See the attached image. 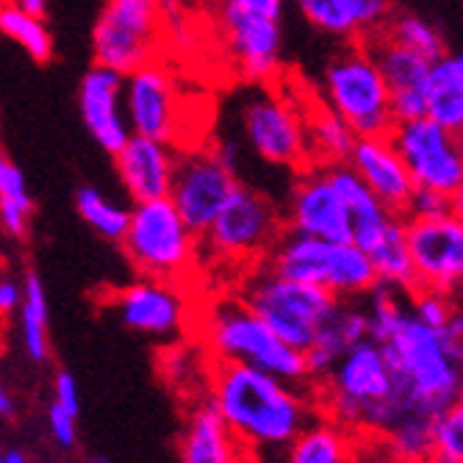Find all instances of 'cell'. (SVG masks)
Returning <instances> with one entry per match:
<instances>
[{"label":"cell","instance_id":"cell-19","mask_svg":"<svg viewBox=\"0 0 463 463\" xmlns=\"http://www.w3.org/2000/svg\"><path fill=\"white\" fill-rule=\"evenodd\" d=\"M78 114L83 119V128L109 156H114L131 139V125L122 100V75L109 67L92 64L83 72L78 83Z\"/></svg>","mask_w":463,"mask_h":463},{"label":"cell","instance_id":"cell-44","mask_svg":"<svg viewBox=\"0 0 463 463\" xmlns=\"http://www.w3.org/2000/svg\"><path fill=\"white\" fill-rule=\"evenodd\" d=\"M233 6L250 12V14H259V17H269V20H283L286 4L288 0H231Z\"/></svg>","mask_w":463,"mask_h":463},{"label":"cell","instance_id":"cell-9","mask_svg":"<svg viewBox=\"0 0 463 463\" xmlns=\"http://www.w3.org/2000/svg\"><path fill=\"white\" fill-rule=\"evenodd\" d=\"M286 231L280 203L256 186L233 192L222 212L200 236V259L225 267H259Z\"/></svg>","mask_w":463,"mask_h":463},{"label":"cell","instance_id":"cell-23","mask_svg":"<svg viewBox=\"0 0 463 463\" xmlns=\"http://www.w3.org/2000/svg\"><path fill=\"white\" fill-rule=\"evenodd\" d=\"M178 463H252V458L228 430L208 397H203L194 400L184 416L178 436Z\"/></svg>","mask_w":463,"mask_h":463},{"label":"cell","instance_id":"cell-49","mask_svg":"<svg viewBox=\"0 0 463 463\" xmlns=\"http://www.w3.org/2000/svg\"><path fill=\"white\" fill-rule=\"evenodd\" d=\"M161 9H164L166 23H170L178 14V9H181V0H161Z\"/></svg>","mask_w":463,"mask_h":463},{"label":"cell","instance_id":"cell-11","mask_svg":"<svg viewBox=\"0 0 463 463\" xmlns=\"http://www.w3.org/2000/svg\"><path fill=\"white\" fill-rule=\"evenodd\" d=\"M164 28L161 0H103L92 25V59L128 75L158 56Z\"/></svg>","mask_w":463,"mask_h":463},{"label":"cell","instance_id":"cell-6","mask_svg":"<svg viewBox=\"0 0 463 463\" xmlns=\"http://www.w3.org/2000/svg\"><path fill=\"white\" fill-rule=\"evenodd\" d=\"M280 278L317 286L335 300H361L377 283L369 252L355 241H330L283 231L261 261Z\"/></svg>","mask_w":463,"mask_h":463},{"label":"cell","instance_id":"cell-38","mask_svg":"<svg viewBox=\"0 0 463 463\" xmlns=\"http://www.w3.org/2000/svg\"><path fill=\"white\" fill-rule=\"evenodd\" d=\"M408 306H411V314L422 325L441 330L455 308V298H449L444 291H436V288H413L408 294Z\"/></svg>","mask_w":463,"mask_h":463},{"label":"cell","instance_id":"cell-29","mask_svg":"<svg viewBox=\"0 0 463 463\" xmlns=\"http://www.w3.org/2000/svg\"><path fill=\"white\" fill-rule=\"evenodd\" d=\"M369 48L374 53V61L381 67V75L389 87V95L397 92H428V78L433 61L419 56L416 51H408L397 42L377 33L369 39Z\"/></svg>","mask_w":463,"mask_h":463},{"label":"cell","instance_id":"cell-45","mask_svg":"<svg viewBox=\"0 0 463 463\" xmlns=\"http://www.w3.org/2000/svg\"><path fill=\"white\" fill-rule=\"evenodd\" d=\"M14 416H17V397L4 381H0V419H4V422H12Z\"/></svg>","mask_w":463,"mask_h":463},{"label":"cell","instance_id":"cell-52","mask_svg":"<svg viewBox=\"0 0 463 463\" xmlns=\"http://www.w3.org/2000/svg\"><path fill=\"white\" fill-rule=\"evenodd\" d=\"M0 463H4V458H0Z\"/></svg>","mask_w":463,"mask_h":463},{"label":"cell","instance_id":"cell-15","mask_svg":"<svg viewBox=\"0 0 463 463\" xmlns=\"http://www.w3.org/2000/svg\"><path fill=\"white\" fill-rule=\"evenodd\" d=\"M217 23L222 45L236 72L247 83H272L283 67V25L280 20L250 14L231 0H217Z\"/></svg>","mask_w":463,"mask_h":463},{"label":"cell","instance_id":"cell-22","mask_svg":"<svg viewBox=\"0 0 463 463\" xmlns=\"http://www.w3.org/2000/svg\"><path fill=\"white\" fill-rule=\"evenodd\" d=\"M291 4L314 31L339 42H369L383 31L394 12L392 0H291Z\"/></svg>","mask_w":463,"mask_h":463},{"label":"cell","instance_id":"cell-36","mask_svg":"<svg viewBox=\"0 0 463 463\" xmlns=\"http://www.w3.org/2000/svg\"><path fill=\"white\" fill-rule=\"evenodd\" d=\"M381 33L386 39L397 42V45H402L408 51H416L419 56L430 59V61H436V59H441L447 53L441 31L430 20L419 17V14H411V12H392V17L386 20Z\"/></svg>","mask_w":463,"mask_h":463},{"label":"cell","instance_id":"cell-32","mask_svg":"<svg viewBox=\"0 0 463 463\" xmlns=\"http://www.w3.org/2000/svg\"><path fill=\"white\" fill-rule=\"evenodd\" d=\"M369 261L377 283H386L408 294L416 288V269L405 239V217H394L383 239L369 250Z\"/></svg>","mask_w":463,"mask_h":463},{"label":"cell","instance_id":"cell-47","mask_svg":"<svg viewBox=\"0 0 463 463\" xmlns=\"http://www.w3.org/2000/svg\"><path fill=\"white\" fill-rule=\"evenodd\" d=\"M0 458H4V463H33V460H31V455H28V452H23V449H17V447L4 449V452H0Z\"/></svg>","mask_w":463,"mask_h":463},{"label":"cell","instance_id":"cell-8","mask_svg":"<svg viewBox=\"0 0 463 463\" xmlns=\"http://www.w3.org/2000/svg\"><path fill=\"white\" fill-rule=\"evenodd\" d=\"M119 244L142 278L184 283L200 264V236L181 220L170 197L134 203Z\"/></svg>","mask_w":463,"mask_h":463},{"label":"cell","instance_id":"cell-21","mask_svg":"<svg viewBox=\"0 0 463 463\" xmlns=\"http://www.w3.org/2000/svg\"><path fill=\"white\" fill-rule=\"evenodd\" d=\"M345 164L392 214H405L416 186L389 137H355V145Z\"/></svg>","mask_w":463,"mask_h":463},{"label":"cell","instance_id":"cell-12","mask_svg":"<svg viewBox=\"0 0 463 463\" xmlns=\"http://www.w3.org/2000/svg\"><path fill=\"white\" fill-rule=\"evenodd\" d=\"M109 308L125 330L153 342H178L194 322V306L184 283L142 275L119 286L111 294Z\"/></svg>","mask_w":463,"mask_h":463},{"label":"cell","instance_id":"cell-20","mask_svg":"<svg viewBox=\"0 0 463 463\" xmlns=\"http://www.w3.org/2000/svg\"><path fill=\"white\" fill-rule=\"evenodd\" d=\"M175 161V145L131 134V139L114 153V173L128 200L150 203L170 197Z\"/></svg>","mask_w":463,"mask_h":463},{"label":"cell","instance_id":"cell-46","mask_svg":"<svg viewBox=\"0 0 463 463\" xmlns=\"http://www.w3.org/2000/svg\"><path fill=\"white\" fill-rule=\"evenodd\" d=\"M0 4L31 12V14H42V17H45V12H48V0H0Z\"/></svg>","mask_w":463,"mask_h":463},{"label":"cell","instance_id":"cell-18","mask_svg":"<svg viewBox=\"0 0 463 463\" xmlns=\"http://www.w3.org/2000/svg\"><path fill=\"white\" fill-rule=\"evenodd\" d=\"M122 100L131 134L175 142L178 134V87L173 72L158 59L122 75Z\"/></svg>","mask_w":463,"mask_h":463},{"label":"cell","instance_id":"cell-5","mask_svg":"<svg viewBox=\"0 0 463 463\" xmlns=\"http://www.w3.org/2000/svg\"><path fill=\"white\" fill-rule=\"evenodd\" d=\"M322 103L339 114L355 137H389L394 128L392 95L369 42L353 39L325 61L319 78Z\"/></svg>","mask_w":463,"mask_h":463},{"label":"cell","instance_id":"cell-3","mask_svg":"<svg viewBox=\"0 0 463 463\" xmlns=\"http://www.w3.org/2000/svg\"><path fill=\"white\" fill-rule=\"evenodd\" d=\"M203 353L214 364H241L294 386H311L306 355L288 347L239 294H222L197 319Z\"/></svg>","mask_w":463,"mask_h":463},{"label":"cell","instance_id":"cell-1","mask_svg":"<svg viewBox=\"0 0 463 463\" xmlns=\"http://www.w3.org/2000/svg\"><path fill=\"white\" fill-rule=\"evenodd\" d=\"M205 397L252 463H278L283 449L319 413L311 386H294L241 364L212 361Z\"/></svg>","mask_w":463,"mask_h":463},{"label":"cell","instance_id":"cell-37","mask_svg":"<svg viewBox=\"0 0 463 463\" xmlns=\"http://www.w3.org/2000/svg\"><path fill=\"white\" fill-rule=\"evenodd\" d=\"M436 455L463 463V377L452 405L436 416Z\"/></svg>","mask_w":463,"mask_h":463},{"label":"cell","instance_id":"cell-27","mask_svg":"<svg viewBox=\"0 0 463 463\" xmlns=\"http://www.w3.org/2000/svg\"><path fill=\"white\" fill-rule=\"evenodd\" d=\"M428 117L463 137V51L433 61L428 78Z\"/></svg>","mask_w":463,"mask_h":463},{"label":"cell","instance_id":"cell-40","mask_svg":"<svg viewBox=\"0 0 463 463\" xmlns=\"http://www.w3.org/2000/svg\"><path fill=\"white\" fill-rule=\"evenodd\" d=\"M45 425H48V433L59 449H75L78 447V416H72L70 411L51 402L48 413H45Z\"/></svg>","mask_w":463,"mask_h":463},{"label":"cell","instance_id":"cell-42","mask_svg":"<svg viewBox=\"0 0 463 463\" xmlns=\"http://www.w3.org/2000/svg\"><path fill=\"white\" fill-rule=\"evenodd\" d=\"M441 339H444V347L452 355V361L463 369V298L455 300V308H452L447 325L441 327Z\"/></svg>","mask_w":463,"mask_h":463},{"label":"cell","instance_id":"cell-48","mask_svg":"<svg viewBox=\"0 0 463 463\" xmlns=\"http://www.w3.org/2000/svg\"><path fill=\"white\" fill-rule=\"evenodd\" d=\"M449 212H452L455 217H460V220H463V181H460L458 192L449 197Z\"/></svg>","mask_w":463,"mask_h":463},{"label":"cell","instance_id":"cell-30","mask_svg":"<svg viewBox=\"0 0 463 463\" xmlns=\"http://www.w3.org/2000/svg\"><path fill=\"white\" fill-rule=\"evenodd\" d=\"M389 463H428L436 452V419L422 413H405L374 439Z\"/></svg>","mask_w":463,"mask_h":463},{"label":"cell","instance_id":"cell-31","mask_svg":"<svg viewBox=\"0 0 463 463\" xmlns=\"http://www.w3.org/2000/svg\"><path fill=\"white\" fill-rule=\"evenodd\" d=\"M303 117L311 164H345L355 145V134L350 125L339 114H333L325 103H319L311 111H303Z\"/></svg>","mask_w":463,"mask_h":463},{"label":"cell","instance_id":"cell-35","mask_svg":"<svg viewBox=\"0 0 463 463\" xmlns=\"http://www.w3.org/2000/svg\"><path fill=\"white\" fill-rule=\"evenodd\" d=\"M0 33L9 36L36 64H48L53 59V33L42 14L0 4Z\"/></svg>","mask_w":463,"mask_h":463},{"label":"cell","instance_id":"cell-4","mask_svg":"<svg viewBox=\"0 0 463 463\" xmlns=\"http://www.w3.org/2000/svg\"><path fill=\"white\" fill-rule=\"evenodd\" d=\"M377 345L386 353L405 413L436 419L452 405L463 369L447 353L441 330L422 325L408 311L402 322Z\"/></svg>","mask_w":463,"mask_h":463},{"label":"cell","instance_id":"cell-43","mask_svg":"<svg viewBox=\"0 0 463 463\" xmlns=\"http://www.w3.org/2000/svg\"><path fill=\"white\" fill-rule=\"evenodd\" d=\"M20 303H23V280L0 275V317L17 314Z\"/></svg>","mask_w":463,"mask_h":463},{"label":"cell","instance_id":"cell-51","mask_svg":"<svg viewBox=\"0 0 463 463\" xmlns=\"http://www.w3.org/2000/svg\"><path fill=\"white\" fill-rule=\"evenodd\" d=\"M0 264H4V252H0Z\"/></svg>","mask_w":463,"mask_h":463},{"label":"cell","instance_id":"cell-2","mask_svg":"<svg viewBox=\"0 0 463 463\" xmlns=\"http://www.w3.org/2000/svg\"><path fill=\"white\" fill-rule=\"evenodd\" d=\"M311 392L319 413L358 439L383 436L400 416H405L392 366L374 339L350 347L319 381L311 383Z\"/></svg>","mask_w":463,"mask_h":463},{"label":"cell","instance_id":"cell-39","mask_svg":"<svg viewBox=\"0 0 463 463\" xmlns=\"http://www.w3.org/2000/svg\"><path fill=\"white\" fill-rule=\"evenodd\" d=\"M444 214H449V197L441 192H433V189L416 186L402 217L405 220H433V217H444Z\"/></svg>","mask_w":463,"mask_h":463},{"label":"cell","instance_id":"cell-33","mask_svg":"<svg viewBox=\"0 0 463 463\" xmlns=\"http://www.w3.org/2000/svg\"><path fill=\"white\" fill-rule=\"evenodd\" d=\"M33 200L20 166L0 147V228L12 239H25L31 231Z\"/></svg>","mask_w":463,"mask_h":463},{"label":"cell","instance_id":"cell-41","mask_svg":"<svg viewBox=\"0 0 463 463\" xmlns=\"http://www.w3.org/2000/svg\"><path fill=\"white\" fill-rule=\"evenodd\" d=\"M51 402L70 411L72 416H80V389H78V381L70 369H59L53 374V400Z\"/></svg>","mask_w":463,"mask_h":463},{"label":"cell","instance_id":"cell-14","mask_svg":"<svg viewBox=\"0 0 463 463\" xmlns=\"http://www.w3.org/2000/svg\"><path fill=\"white\" fill-rule=\"evenodd\" d=\"M413 186L452 197L463 181V137L441 128L430 117L394 122L389 131Z\"/></svg>","mask_w":463,"mask_h":463},{"label":"cell","instance_id":"cell-26","mask_svg":"<svg viewBox=\"0 0 463 463\" xmlns=\"http://www.w3.org/2000/svg\"><path fill=\"white\" fill-rule=\"evenodd\" d=\"M278 463H358V436L317 413L283 449Z\"/></svg>","mask_w":463,"mask_h":463},{"label":"cell","instance_id":"cell-28","mask_svg":"<svg viewBox=\"0 0 463 463\" xmlns=\"http://www.w3.org/2000/svg\"><path fill=\"white\" fill-rule=\"evenodd\" d=\"M20 325V347L31 364L51 361V303L45 283L36 272L23 278V303L17 308Z\"/></svg>","mask_w":463,"mask_h":463},{"label":"cell","instance_id":"cell-10","mask_svg":"<svg viewBox=\"0 0 463 463\" xmlns=\"http://www.w3.org/2000/svg\"><path fill=\"white\" fill-rule=\"evenodd\" d=\"M236 294L272 327L275 335L300 353L314 345L319 327L339 303L327 291L280 278L264 264L247 269Z\"/></svg>","mask_w":463,"mask_h":463},{"label":"cell","instance_id":"cell-7","mask_svg":"<svg viewBox=\"0 0 463 463\" xmlns=\"http://www.w3.org/2000/svg\"><path fill=\"white\" fill-rule=\"evenodd\" d=\"M233 122L239 142L228 139L239 153L250 150L278 170L300 173L311 164L306 117L291 98L278 92L272 83H250L233 103Z\"/></svg>","mask_w":463,"mask_h":463},{"label":"cell","instance_id":"cell-17","mask_svg":"<svg viewBox=\"0 0 463 463\" xmlns=\"http://www.w3.org/2000/svg\"><path fill=\"white\" fill-rule=\"evenodd\" d=\"M405 239L416 269V288L463 294V220L452 212L433 220H405Z\"/></svg>","mask_w":463,"mask_h":463},{"label":"cell","instance_id":"cell-16","mask_svg":"<svg viewBox=\"0 0 463 463\" xmlns=\"http://www.w3.org/2000/svg\"><path fill=\"white\" fill-rule=\"evenodd\" d=\"M283 225L291 233L314 239L345 241L350 239V214L347 203L335 186L327 166L308 164L291 181L288 197L280 205Z\"/></svg>","mask_w":463,"mask_h":463},{"label":"cell","instance_id":"cell-13","mask_svg":"<svg viewBox=\"0 0 463 463\" xmlns=\"http://www.w3.org/2000/svg\"><path fill=\"white\" fill-rule=\"evenodd\" d=\"M239 184V173L220 156V150L200 145L194 150L178 153L170 200L178 208L181 220L197 236H203L233 197Z\"/></svg>","mask_w":463,"mask_h":463},{"label":"cell","instance_id":"cell-24","mask_svg":"<svg viewBox=\"0 0 463 463\" xmlns=\"http://www.w3.org/2000/svg\"><path fill=\"white\" fill-rule=\"evenodd\" d=\"M369 339V322L361 300H339L327 317V322L319 327L314 345L303 353L308 381H319V377L339 361L350 347Z\"/></svg>","mask_w":463,"mask_h":463},{"label":"cell","instance_id":"cell-50","mask_svg":"<svg viewBox=\"0 0 463 463\" xmlns=\"http://www.w3.org/2000/svg\"><path fill=\"white\" fill-rule=\"evenodd\" d=\"M87 463H111V460H109L106 455H92V458H90Z\"/></svg>","mask_w":463,"mask_h":463},{"label":"cell","instance_id":"cell-34","mask_svg":"<svg viewBox=\"0 0 463 463\" xmlns=\"http://www.w3.org/2000/svg\"><path fill=\"white\" fill-rule=\"evenodd\" d=\"M75 208H78V217L87 222L100 239L119 244L125 231H128L131 222V208L114 200L111 194H106L103 189L87 184L75 192Z\"/></svg>","mask_w":463,"mask_h":463},{"label":"cell","instance_id":"cell-25","mask_svg":"<svg viewBox=\"0 0 463 463\" xmlns=\"http://www.w3.org/2000/svg\"><path fill=\"white\" fill-rule=\"evenodd\" d=\"M327 170L339 186L345 203H347V214H350V241H355L361 250H372L377 241L383 239V233L389 231V225L394 222V217L389 208L377 200L364 181L350 170L347 164H327Z\"/></svg>","mask_w":463,"mask_h":463}]
</instances>
